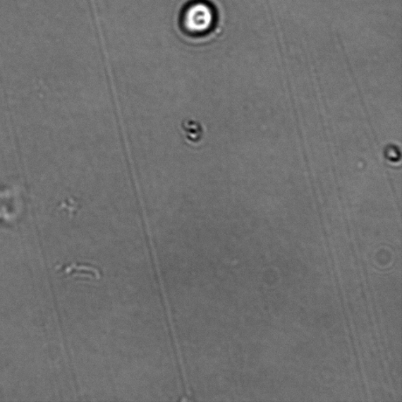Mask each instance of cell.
Masks as SVG:
<instances>
[{
    "label": "cell",
    "instance_id": "cell-1",
    "mask_svg": "<svg viewBox=\"0 0 402 402\" xmlns=\"http://www.w3.org/2000/svg\"><path fill=\"white\" fill-rule=\"evenodd\" d=\"M213 22V11L209 6L205 4L193 5L185 13V25L191 32H202L209 30Z\"/></svg>",
    "mask_w": 402,
    "mask_h": 402
}]
</instances>
